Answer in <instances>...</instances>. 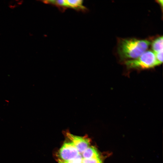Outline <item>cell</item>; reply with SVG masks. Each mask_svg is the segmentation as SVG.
<instances>
[{
    "instance_id": "obj_1",
    "label": "cell",
    "mask_w": 163,
    "mask_h": 163,
    "mask_svg": "<svg viewBox=\"0 0 163 163\" xmlns=\"http://www.w3.org/2000/svg\"><path fill=\"white\" fill-rule=\"evenodd\" d=\"M151 44L147 40L134 38L121 39L118 44L117 53L122 59H136L145 52Z\"/></svg>"
},
{
    "instance_id": "obj_2",
    "label": "cell",
    "mask_w": 163,
    "mask_h": 163,
    "mask_svg": "<svg viewBox=\"0 0 163 163\" xmlns=\"http://www.w3.org/2000/svg\"><path fill=\"white\" fill-rule=\"evenodd\" d=\"M129 69H145L158 66L154 53L151 50L145 51L138 58L125 62Z\"/></svg>"
},
{
    "instance_id": "obj_3",
    "label": "cell",
    "mask_w": 163,
    "mask_h": 163,
    "mask_svg": "<svg viewBox=\"0 0 163 163\" xmlns=\"http://www.w3.org/2000/svg\"><path fill=\"white\" fill-rule=\"evenodd\" d=\"M74 144L72 142H65L59 152L60 160L63 161L70 160L76 158L80 154Z\"/></svg>"
},
{
    "instance_id": "obj_4",
    "label": "cell",
    "mask_w": 163,
    "mask_h": 163,
    "mask_svg": "<svg viewBox=\"0 0 163 163\" xmlns=\"http://www.w3.org/2000/svg\"><path fill=\"white\" fill-rule=\"evenodd\" d=\"M67 137L72 141L79 153L82 154L89 146L88 139L83 137L73 135L70 133H66Z\"/></svg>"
},
{
    "instance_id": "obj_5",
    "label": "cell",
    "mask_w": 163,
    "mask_h": 163,
    "mask_svg": "<svg viewBox=\"0 0 163 163\" xmlns=\"http://www.w3.org/2000/svg\"><path fill=\"white\" fill-rule=\"evenodd\" d=\"M69 8L76 10L86 12L88 9L83 5V1L81 0H66Z\"/></svg>"
},
{
    "instance_id": "obj_6",
    "label": "cell",
    "mask_w": 163,
    "mask_h": 163,
    "mask_svg": "<svg viewBox=\"0 0 163 163\" xmlns=\"http://www.w3.org/2000/svg\"><path fill=\"white\" fill-rule=\"evenodd\" d=\"M41 1L45 4L54 5L62 11H64L66 9L69 8L66 0H48Z\"/></svg>"
},
{
    "instance_id": "obj_7",
    "label": "cell",
    "mask_w": 163,
    "mask_h": 163,
    "mask_svg": "<svg viewBox=\"0 0 163 163\" xmlns=\"http://www.w3.org/2000/svg\"><path fill=\"white\" fill-rule=\"evenodd\" d=\"M81 154L82 158L85 159H90L101 157L97 149L93 146H89Z\"/></svg>"
},
{
    "instance_id": "obj_8",
    "label": "cell",
    "mask_w": 163,
    "mask_h": 163,
    "mask_svg": "<svg viewBox=\"0 0 163 163\" xmlns=\"http://www.w3.org/2000/svg\"><path fill=\"white\" fill-rule=\"evenodd\" d=\"M152 47L154 53L163 51V36L155 39L152 43Z\"/></svg>"
},
{
    "instance_id": "obj_9",
    "label": "cell",
    "mask_w": 163,
    "mask_h": 163,
    "mask_svg": "<svg viewBox=\"0 0 163 163\" xmlns=\"http://www.w3.org/2000/svg\"><path fill=\"white\" fill-rule=\"evenodd\" d=\"M82 158L81 154H80L76 158L72 159L67 161H63L59 159L58 162L59 163H82Z\"/></svg>"
},
{
    "instance_id": "obj_10",
    "label": "cell",
    "mask_w": 163,
    "mask_h": 163,
    "mask_svg": "<svg viewBox=\"0 0 163 163\" xmlns=\"http://www.w3.org/2000/svg\"><path fill=\"white\" fill-rule=\"evenodd\" d=\"M82 163H103L101 157L90 159L82 158Z\"/></svg>"
},
{
    "instance_id": "obj_11",
    "label": "cell",
    "mask_w": 163,
    "mask_h": 163,
    "mask_svg": "<svg viewBox=\"0 0 163 163\" xmlns=\"http://www.w3.org/2000/svg\"><path fill=\"white\" fill-rule=\"evenodd\" d=\"M154 53L155 55L156 59L158 64L159 65L162 62L163 51Z\"/></svg>"
},
{
    "instance_id": "obj_12",
    "label": "cell",
    "mask_w": 163,
    "mask_h": 163,
    "mask_svg": "<svg viewBox=\"0 0 163 163\" xmlns=\"http://www.w3.org/2000/svg\"><path fill=\"white\" fill-rule=\"evenodd\" d=\"M157 2L158 3L161 5V6L162 7L163 6V0H158Z\"/></svg>"
}]
</instances>
